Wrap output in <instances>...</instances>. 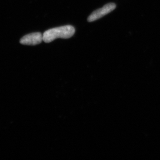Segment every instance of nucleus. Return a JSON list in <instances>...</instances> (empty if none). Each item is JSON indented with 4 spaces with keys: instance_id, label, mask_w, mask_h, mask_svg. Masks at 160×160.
I'll return each mask as SVG.
<instances>
[{
    "instance_id": "f257e3e1",
    "label": "nucleus",
    "mask_w": 160,
    "mask_h": 160,
    "mask_svg": "<svg viewBox=\"0 0 160 160\" xmlns=\"http://www.w3.org/2000/svg\"><path fill=\"white\" fill-rule=\"evenodd\" d=\"M75 29L70 25L61 26L46 30L43 34V41L50 43L57 38L68 39L74 35Z\"/></svg>"
},
{
    "instance_id": "f03ea898",
    "label": "nucleus",
    "mask_w": 160,
    "mask_h": 160,
    "mask_svg": "<svg viewBox=\"0 0 160 160\" xmlns=\"http://www.w3.org/2000/svg\"><path fill=\"white\" fill-rule=\"evenodd\" d=\"M116 5L113 3L106 4L102 8L95 10L87 19L88 22H92L103 17L115 9Z\"/></svg>"
},
{
    "instance_id": "7ed1b4c3",
    "label": "nucleus",
    "mask_w": 160,
    "mask_h": 160,
    "mask_svg": "<svg viewBox=\"0 0 160 160\" xmlns=\"http://www.w3.org/2000/svg\"><path fill=\"white\" fill-rule=\"evenodd\" d=\"M43 41V35L40 32H33L24 36L21 39V44L29 46L38 45Z\"/></svg>"
}]
</instances>
